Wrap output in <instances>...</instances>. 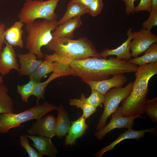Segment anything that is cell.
I'll return each mask as SVG.
<instances>
[{"label": "cell", "instance_id": "f1b7e54d", "mask_svg": "<svg viewBox=\"0 0 157 157\" xmlns=\"http://www.w3.org/2000/svg\"><path fill=\"white\" fill-rule=\"evenodd\" d=\"M145 113L152 122H157V97L147 99L144 108Z\"/></svg>", "mask_w": 157, "mask_h": 157}, {"label": "cell", "instance_id": "7a4b0ae2", "mask_svg": "<svg viewBox=\"0 0 157 157\" xmlns=\"http://www.w3.org/2000/svg\"><path fill=\"white\" fill-rule=\"evenodd\" d=\"M46 47L53 52L52 54L45 55V58L68 64L72 60L92 57H101L92 42L85 37L76 40L53 37Z\"/></svg>", "mask_w": 157, "mask_h": 157}, {"label": "cell", "instance_id": "ac0fdd59", "mask_svg": "<svg viewBox=\"0 0 157 157\" xmlns=\"http://www.w3.org/2000/svg\"><path fill=\"white\" fill-rule=\"evenodd\" d=\"M85 119L83 114L77 119L71 122L68 134L66 136L65 144V145L72 146L75 143L76 140L82 136L88 126L86 124Z\"/></svg>", "mask_w": 157, "mask_h": 157}, {"label": "cell", "instance_id": "4dcf8cb0", "mask_svg": "<svg viewBox=\"0 0 157 157\" xmlns=\"http://www.w3.org/2000/svg\"><path fill=\"white\" fill-rule=\"evenodd\" d=\"M103 7L102 0H93L87 7L88 13L92 17H95L101 12Z\"/></svg>", "mask_w": 157, "mask_h": 157}, {"label": "cell", "instance_id": "d6a6232c", "mask_svg": "<svg viewBox=\"0 0 157 157\" xmlns=\"http://www.w3.org/2000/svg\"><path fill=\"white\" fill-rule=\"evenodd\" d=\"M152 0H140L139 4L135 7V12L147 11L149 13L152 10Z\"/></svg>", "mask_w": 157, "mask_h": 157}, {"label": "cell", "instance_id": "d6986e66", "mask_svg": "<svg viewBox=\"0 0 157 157\" xmlns=\"http://www.w3.org/2000/svg\"><path fill=\"white\" fill-rule=\"evenodd\" d=\"M24 23L20 21L15 22L10 27L6 29L5 40L10 44L18 47L21 49L24 47L22 40L24 31L22 29Z\"/></svg>", "mask_w": 157, "mask_h": 157}, {"label": "cell", "instance_id": "9a60e30c", "mask_svg": "<svg viewBox=\"0 0 157 157\" xmlns=\"http://www.w3.org/2000/svg\"><path fill=\"white\" fill-rule=\"evenodd\" d=\"M25 135L32 141L33 144L32 145L42 155L50 157L56 156L58 151L51 142V138L40 135Z\"/></svg>", "mask_w": 157, "mask_h": 157}, {"label": "cell", "instance_id": "d590c367", "mask_svg": "<svg viewBox=\"0 0 157 157\" xmlns=\"http://www.w3.org/2000/svg\"><path fill=\"white\" fill-rule=\"evenodd\" d=\"M93 0H71L69 2H77L78 3L86 7L91 4Z\"/></svg>", "mask_w": 157, "mask_h": 157}, {"label": "cell", "instance_id": "836d02e7", "mask_svg": "<svg viewBox=\"0 0 157 157\" xmlns=\"http://www.w3.org/2000/svg\"><path fill=\"white\" fill-rule=\"evenodd\" d=\"M123 1L125 5V13L127 15L131 14H134L135 13V6L134 3L137 0H116Z\"/></svg>", "mask_w": 157, "mask_h": 157}, {"label": "cell", "instance_id": "74e56055", "mask_svg": "<svg viewBox=\"0 0 157 157\" xmlns=\"http://www.w3.org/2000/svg\"><path fill=\"white\" fill-rule=\"evenodd\" d=\"M3 81L2 77L1 76L0 74V84H3Z\"/></svg>", "mask_w": 157, "mask_h": 157}, {"label": "cell", "instance_id": "9c48e42d", "mask_svg": "<svg viewBox=\"0 0 157 157\" xmlns=\"http://www.w3.org/2000/svg\"><path fill=\"white\" fill-rule=\"evenodd\" d=\"M133 33V38L131 41L130 50L131 56L134 58L145 52L151 45L157 42V35L150 30L143 28Z\"/></svg>", "mask_w": 157, "mask_h": 157}, {"label": "cell", "instance_id": "7c38bea8", "mask_svg": "<svg viewBox=\"0 0 157 157\" xmlns=\"http://www.w3.org/2000/svg\"><path fill=\"white\" fill-rule=\"evenodd\" d=\"M128 81L126 77L123 74L113 75L110 78L98 81H86L91 89L97 90L104 95L112 88L122 87Z\"/></svg>", "mask_w": 157, "mask_h": 157}, {"label": "cell", "instance_id": "44dd1931", "mask_svg": "<svg viewBox=\"0 0 157 157\" xmlns=\"http://www.w3.org/2000/svg\"><path fill=\"white\" fill-rule=\"evenodd\" d=\"M86 13H88V9L85 6L78 3L69 2L65 14L58 21V25Z\"/></svg>", "mask_w": 157, "mask_h": 157}, {"label": "cell", "instance_id": "484cf974", "mask_svg": "<svg viewBox=\"0 0 157 157\" xmlns=\"http://www.w3.org/2000/svg\"><path fill=\"white\" fill-rule=\"evenodd\" d=\"M91 93L90 96L86 98L84 94H81L80 99L84 102L97 108L102 107V104L105 100L104 95L97 90L91 89Z\"/></svg>", "mask_w": 157, "mask_h": 157}, {"label": "cell", "instance_id": "5b68a950", "mask_svg": "<svg viewBox=\"0 0 157 157\" xmlns=\"http://www.w3.org/2000/svg\"><path fill=\"white\" fill-rule=\"evenodd\" d=\"M57 107L45 102L18 113H13L0 114V133H7L13 128L21 126L23 123L32 119H38Z\"/></svg>", "mask_w": 157, "mask_h": 157}, {"label": "cell", "instance_id": "cb8c5ba5", "mask_svg": "<svg viewBox=\"0 0 157 157\" xmlns=\"http://www.w3.org/2000/svg\"><path fill=\"white\" fill-rule=\"evenodd\" d=\"M9 90L3 84H0V114L13 113L14 102L8 94Z\"/></svg>", "mask_w": 157, "mask_h": 157}, {"label": "cell", "instance_id": "ffe728a7", "mask_svg": "<svg viewBox=\"0 0 157 157\" xmlns=\"http://www.w3.org/2000/svg\"><path fill=\"white\" fill-rule=\"evenodd\" d=\"M57 110L58 115L56 119V135L62 138L68 133L70 126V122L68 114L62 105H60Z\"/></svg>", "mask_w": 157, "mask_h": 157}, {"label": "cell", "instance_id": "e575fe53", "mask_svg": "<svg viewBox=\"0 0 157 157\" xmlns=\"http://www.w3.org/2000/svg\"><path fill=\"white\" fill-rule=\"evenodd\" d=\"M6 28L5 23L0 22V52L3 50V45L5 40Z\"/></svg>", "mask_w": 157, "mask_h": 157}, {"label": "cell", "instance_id": "1f68e13d", "mask_svg": "<svg viewBox=\"0 0 157 157\" xmlns=\"http://www.w3.org/2000/svg\"><path fill=\"white\" fill-rule=\"evenodd\" d=\"M157 25V9L152 10L148 18L142 24L143 28L151 30Z\"/></svg>", "mask_w": 157, "mask_h": 157}, {"label": "cell", "instance_id": "7402d4cb", "mask_svg": "<svg viewBox=\"0 0 157 157\" xmlns=\"http://www.w3.org/2000/svg\"><path fill=\"white\" fill-rule=\"evenodd\" d=\"M128 62L139 66L151 63H157V42L151 45L143 56L131 58Z\"/></svg>", "mask_w": 157, "mask_h": 157}, {"label": "cell", "instance_id": "8fae6325", "mask_svg": "<svg viewBox=\"0 0 157 157\" xmlns=\"http://www.w3.org/2000/svg\"><path fill=\"white\" fill-rule=\"evenodd\" d=\"M5 46L0 52V74L4 76L14 69L19 72L20 65L17 62V54L13 46L5 40Z\"/></svg>", "mask_w": 157, "mask_h": 157}, {"label": "cell", "instance_id": "603a6c76", "mask_svg": "<svg viewBox=\"0 0 157 157\" xmlns=\"http://www.w3.org/2000/svg\"><path fill=\"white\" fill-rule=\"evenodd\" d=\"M55 71L54 62L44 58L37 69L29 76V78L36 83L40 82L43 77L47 76V74L52 72H55Z\"/></svg>", "mask_w": 157, "mask_h": 157}, {"label": "cell", "instance_id": "4316f807", "mask_svg": "<svg viewBox=\"0 0 157 157\" xmlns=\"http://www.w3.org/2000/svg\"><path fill=\"white\" fill-rule=\"evenodd\" d=\"M69 103L71 106H76L81 108L83 111V114L86 119L94 113L97 110V108L89 104L80 99H71L69 100Z\"/></svg>", "mask_w": 157, "mask_h": 157}, {"label": "cell", "instance_id": "30bf717a", "mask_svg": "<svg viewBox=\"0 0 157 157\" xmlns=\"http://www.w3.org/2000/svg\"><path fill=\"white\" fill-rule=\"evenodd\" d=\"M56 122L53 115L44 116L33 123L27 132L31 135H38L51 139L56 135Z\"/></svg>", "mask_w": 157, "mask_h": 157}, {"label": "cell", "instance_id": "52a82bcc", "mask_svg": "<svg viewBox=\"0 0 157 157\" xmlns=\"http://www.w3.org/2000/svg\"><path fill=\"white\" fill-rule=\"evenodd\" d=\"M133 84L131 82L124 87L112 88L104 95V109L97 126L98 131L106 125L108 117L116 110L119 103L130 94Z\"/></svg>", "mask_w": 157, "mask_h": 157}, {"label": "cell", "instance_id": "277c9868", "mask_svg": "<svg viewBox=\"0 0 157 157\" xmlns=\"http://www.w3.org/2000/svg\"><path fill=\"white\" fill-rule=\"evenodd\" d=\"M58 26L57 20L46 19L26 24L25 29L28 33L25 45L26 49L35 54L38 58H44L41 48L47 45L52 40L51 32Z\"/></svg>", "mask_w": 157, "mask_h": 157}, {"label": "cell", "instance_id": "5bb4252c", "mask_svg": "<svg viewBox=\"0 0 157 157\" xmlns=\"http://www.w3.org/2000/svg\"><path fill=\"white\" fill-rule=\"evenodd\" d=\"M132 27L128 29L127 35L128 38L120 46L114 49L107 48L101 53V57L106 58L110 55L116 56V58L119 60H124L128 61L131 58V53L130 52V42L133 38Z\"/></svg>", "mask_w": 157, "mask_h": 157}, {"label": "cell", "instance_id": "3957f363", "mask_svg": "<svg viewBox=\"0 0 157 157\" xmlns=\"http://www.w3.org/2000/svg\"><path fill=\"white\" fill-rule=\"evenodd\" d=\"M135 79L133 83L129 95L122 101V113L125 117H131L143 114L149 91L150 79L157 74V63H151L138 67L135 72Z\"/></svg>", "mask_w": 157, "mask_h": 157}, {"label": "cell", "instance_id": "f546056e", "mask_svg": "<svg viewBox=\"0 0 157 157\" xmlns=\"http://www.w3.org/2000/svg\"><path fill=\"white\" fill-rule=\"evenodd\" d=\"M20 145L26 150L30 157H42V155L37 151L30 144L28 138L25 134L20 136Z\"/></svg>", "mask_w": 157, "mask_h": 157}, {"label": "cell", "instance_id": "8d00e7d4", "mask_svg": "<svg viewBox=\"0 0 157 157\" xmlns=\"http://www.w3.org/2000/svg\"><path fill=\"white\" fill-rule=\"evenodd\" d=\"M152 10L157 9V0H152Z\"/></svg>", "mask_w": 157, "mask_h": 157}, {"label": "cell", "instance_id": "83f0119b", "mask_svg": "<svg viewBox=\"0 0 157 157\" xmlns=\"http://www.w3.org/2000/svg\"><path fill=\"white\" fill-rule=\"evenodd\" d=\"M37 83L30 79L26 84L22 85H18L17 86V92L20 95L22 100L27 103L32 94Z\"/></svg>", "mask_w": 157, "mask_h": 157}, {"label": "cell", "instance_id": "d4e9b609", "mask_svg": "<svg viewBox=\"0 0 157 157\" xmlns=\"http://www.w3.org/2000/svg\"><path fill=\"white\" fill-rule=\"evenodd\" d=\"M61 76L60 74L53 72L44 81L37 83L32 94L37 98V104H39L40 99H44L45 90L49 84L55 79Z\"/></svg>", "mask_w": 157, "mask_h": 157}, {"label": "cell", "instance_id": "6da1fadb", "mask_svg": "<svg viewBox=\"0 0 157 157\" xmlns=\"http://www.w3.org/2000/svg\"><path fill=\"white\" fill-rule=\"evenodd\" d=\"M92 57L70 61L69 65L84 82L98 81L115 74L135 72L138 67L124 60Z\"/></svg>", "mask_w": 157, "mask_h": 157}, {"label": "cell", "instance_id": "2e32d148", "mask_svg": "<svg viewBox=\"0 0 157 157\" xmlns=\"http://www.w3.org/2000/svg\"><path fill=\"white\" fill-rule=\"evenodd\" d=\"M17 56L20 64L19 76L30 75L37 69L42 61V59L38 60L35 54L29 52L26 54L19 53Z\"/></svg>", "mask_w": 157, "mask_h": 157}, {"label": "cell", "instance_id": "8992f818", "mask_svg": "<svg viewBox=\"0 0 157 157\" xmlns=\"http://www.w3.org/2000/svg\"><path fill=\"white\" fill-rule=\"evenodd\" d=\"M61 0H26L18 17L26 24L35 22L38 19L56 20L57 15L55 12L58 3Z\"/></svg>", "mask_w": 157, "mask_h": 157}, {"label": "cell", "instance_id": "e0dca14e", "mask_svg": "<svg viewBox=\"0 0 157 157\" xmlns=\"http://www.w3.org/2000/svg\"><path fill=\"white\" fill-rule=\"evenodd\" d=\"M82 24L81 16L74 18L58 25L52 33V35L53 38H73L74 37V31L79 27Z\"/></svg>", "mask_w": 157, "mask_h": 157}, {"label": "cell", "instance_id": "4fadbf2b", "mask_svg": "<svg viewBox=\"0 0 157 157\" xmlns=\"http://www.w3.org/2000/svg\"><path fill=\"white\" fill-rule=\"evenodd\" d=\"M156 129V127L150 129L139 130H134L132 129H128L124 133L121 134L110 144L98 151L95 155L97 157H101L104 153L113 150L116 145L122 141L128 139L138 140L144 137L145 133L146 132H150L153 134L155 133Z\"/></svg>", "mask_w": 157, "mask_h": 157}, {"label": "cell", "instance_id": "ba28073f", "mask_svg": "<svg viewBox=\"0 0 157 157\" xmlns=\"http://www.w3.org/2000/svg\"><path fill=\"white\" fill-rule=\"evenodd\" d=\"M112 115L109 122L94 133V135L98 140H101L106 134L115 129H132L135 119L144 118L140 114L131 117L124 116L122 113L121 106H118Z\"/></svg>", "mask_w": 157, "mask_h": 157}]
</instances>
